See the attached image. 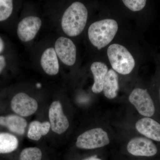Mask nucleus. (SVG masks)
Wrapping results in <instances>:
<instances>
[{
  "instance_id": "nucleus-1",
  "label": "nucleus",
  "mask_w": 160,
  "mask_h": 160,
  "mask_svg": "<svg viewBox=\"0 0 160 160\" xmlns=\"http://www.w3.org/2000/svg\"><path fill=\"white\" fill-rule=\"evenodd\" d=\"M88 12L80 2H75L66 9L62 19L63 31L69 37H76L82 33L87 22Z\"/></svg>"
},
{
  "instance_id": "nucleus-2",
  "label": "nucleus",
  "mask_w": 160,
  "mask_h": 160,
  "mask_svg": "<svg viewBox=\"0 0 160 160\" xmlns=\"http://www.w3.org/2000/svg\"><path fill=\"white\" fill-rule=\"evenodd\" d=\"M117 22L106 19L92 23L88 29V37L92 44L100 50L109 45L118 31Z\"/></svg>"
},
{
  "instance_id": "nucleus-3",
  "label": "nucleus",
  "mask_w": 160,
  "mask_h": 160,
  "mask_svg": "<svg viewBox=\"0 0 160 160\" xmlns=\"http://www.w3.org/2000/svg\"><path fill=\"white\" fill-rule=\"evenodd\" d=\"M107 53L112 69L118 73L128 74L134 69V58L124 46L118 44H112L108 47Z\"/></svg>"
},
{
  "instance_id": "nucleus-4",
  "label": "nucleus",
  "mask_w": 160,
  "mask_h": 160,
  "mask_svg": "<svg viewBox=\"0 0 160 160\" xmlns=\"http://www.w3.org/2000/svg\"><path fill=\"white\" fill-rule=\"evenodd\" d=\"M109 142L107 132L102 128H97L87 130L80 135L76 145L80 149H92L104 147Z\"/></svg>"
},
{
  "instance_id": "nucleus-5",
  "label": "nucleus",
  "mask_w": 160,
  "mask_h": 160,
  "mask_svg": "<svg viewBox=\"0 0 160 160\" xmlns=\"http://www.w3.org/2000/svg\"><path fill=\"white\" fill-rule=\"evenodd\" d=\"M129 99L140 114L149 118L154 115V103L146 89L136 88L130 93Z\"/></svg>"
},
{
  "instance_id": "nucleus-6",
  "label": "nucleus",
  "mask_w": 160,
  "mask_h": 160,
  "mask_svg": "<svg viewBox=\"0 0 160 160\" xmlns=\"http://www.w3.org/2000/svg\"><path fill=\"white\" fill-rule=\"evenodd\" d=\"M10 106L15 113L22 117L30 116L38 109L36 100L24 92L16 94L11 100Z\"/></svg>"
},
{
  "instance_id": "nucleus-7",
  "label": "nucleus",
  "mask_w": 160,
  "mask_h": 160,
  "mask_svg": "<svg viewBox=\"0 0 160 160\" xmlns=\"http://www.w3.org/2000/svg\"><path fill=\"white\" fill-rule=\"evenodd\" d=\"M49 117L52 130L55 133L62 134L69 128V121L64 114L62 104L59 101L52 103L49 107Z\"/></svg>"
},
{
  "instance_id": "nucleus-8",
  "label": "nucleus",
  "mask_w": 160,
  "mask_h": 160,
  "mask_svg": "<svg viewBox=\"0 0 160 160\" xmlns=\"http://www.w3.org/2000/svg\"><path fill=\"white\" fill-rule=\"evenodd\" d=\"M55 50L65 65H74L76 60L77 49L74 43L70 39L63 37L58 38L55 44Z\"/></svg>"
},
{
  "instance_id": "nucleus-9",
  "label": "nucleus",
  "mask_w": 160,
  "mask_h": 160,
  "mask_svg": "<svg viewBox=\"0 0 160 160\" xmlns=\"http://www.w3.org/2000/svg\"><path fill=\"white\" fill-rule=\"evenodd\" d=\"M127 149L129 153L136 156L152 157L157 154L158 148L148 138L137 137L128 143Z\"/></svg>"
},
{
  "instance_id": "nucleus-10",
  "label": "nucleus",
  "mask_w": 160,
  "mask_h": 160,
  "mask_svg": "<svg viewBox=\"0 0 160 160\" xmlns=\"http://www.w3.org/2000/svg\"><path fill=\"white\" fill-rule=\"evenodd\" d=\"M42 25L41 19L37 17L29 16L23 19L18 26L19 38L23 42L31 41L35 37Z\"/></svg>"
},
{
  "instance_id": "nucleus-11",
  "label": "nucleus",
  "mask_w": 160,
  "mask_h": 160,
  "mask_svg": "<svg viewBox=\"0 0 160 160\" xmlns=\"http://www.w3.org/2000/svg\"><path fill=\"white\" fill-rule=\"evenodd\" d=\"M138 132L150 140L160 142V124L149 117L139 120L135 125Z\"/></svg>"
},
{
  "instance_id": "nucleus-12",
  "label": "nucleus",
  "mask_w": 160,
  "mask_h": 160,
  "mask_svg": "<svg viewBox=\"0 0 160 160\" xmlns=\"http://www.w3.org/2000/svg\"><path fill=\"white\" fill-rule=\"evenodd\" d=\"M27 123L26 119L18 115L9 114L0 116V126L18 135L25 133Z\"/></svg>"
},
{
  "instance_id": "nucleus-13",
  "label": "nucleus",
  "mask_w": 160,
  "mask_h": 160,
  "mask_svg": "<svg viewBox=\"0 0 160 160\" xmlns=\"http://www.w3.org/2000/svg\"><path fill=\"white\" fill-rule=\"evenodd\" d=\"M41 64L43 70L47 74L53 76L58 73L59 65L54 49L48 48L44 51L41 57Z\"/></svg>"
},
{
  "instance_id": "nucleus-14",
  "label": "nucleus",
  "mask_w": 160,
  "mask_h": 160,
  "mask_svg": "<svg viewBox=\"0 0 160 160\" xmlns=\"http://www.w3.org/2000/svg\"><path fill=\"white\" fill-rule=\"evenodd\" d=\"M90 69L94 81L92 90L95 93H99L103 91L104 80L108 71V67L101 62H95L92 64Z\"/></svg>"
},
{
  "instance_id": "nucleus-15",
  "label": "nucleus",
  "mask_w": 160,
  "mask_h": 160,
  "mask_svg": "<svg viewBox=\"0 0 160 160\" xmlns=\"http://www.w3.org/2000/svg\"><path fill=\"white\" fill-rule=\"evenodd\" d=\"M118 76L113 69L108 70L104 80L103 91L107 98H114L116 97L118 90Z\"/></svg>"
},
{
  "instance_id": "nucleus-16",
  "label": "nucleus",
  "mask_w": 160,
  "mask_h": 160,
  "mask_svg": "<svg viewBox=\"0 0 160 160\" xmlns=\"http://www.w3.org/2000/svg\"><path fill=\"white\" fill-rule=\"evenodd\" d=\"M51 128L49 122H41L39 121H34L29 124L28 129V137L33 141H38L43 136L46 135Z\"/></svg>"
},
{
  "instance_id": "nucleus-17",
  "label": "nucleus",
  "mask_w": 160,
  "mask_h": 160,
  "mask_svg": "<svg viewBox=\"0 0 160 160\" xmlns=\"http://www.w3.org/2000/svg\"><path fill=\"white\" fill-rule=\"evenodd\" d=\"M18 146V140L14 135L0 132V154L11 153Z\"/></svg>"
},
{
  "instance_id": "nucleus-18",
  "label": "nucleus",
  "mask_w": 160,
  "mask_h": 160,
  "mask_svg": "<svg viewBox=\"0 0 160 160\" xmlns=\"http://www.w3.org/2000/svg\"><path fill=\"white\" fill-rule=\"evenodd\" d=\"M42 152L37 147H29L23 149L20 153L19 160H41Z\"/></svg>"
},
{
  "instance_id": "nucleus-19",
  "label": "nucleus",
  "mask_w": 160,
  "mask_h": 160,
  "mask_svg": "<svg viewBox=\"0 0 160 160\" xmlns=\"http://www.w3.org/2000/svg\"><path fill=\"white\" fill-rule=\"evenodd\" d=\"M13 10V2L11 0H0V22L7 20Z\"/></svg>"
},
{
  "instance_id": "nucleus-20",
  "label": "nucleus",
  "mask_w": 160,
  "mask_h": 160,
  "mask_svg": "<svg viewBox=\"0 0 160 160\" xmlns=\"http://www.w3.org/2000/svg\"><path fill=\"white\" fill-rule=\"evenodd\" d=\"M122 2L127 8L134 12L142 10L146 3V0H123Z\"/></svg>"
},
{
  "instance_id": "nucleus-21",
  "label": "nucleus",
  "mask_w": 160,
  "mask_h": 160,
  "mask_svg": "<svg viewBox=\"0 0 160 160\" xmlns=\"http://www.w3.org/2000/svg\"><path fill=\"white\" fill-rule=\"evenodd\" d=\"M6 59L3 56L0 55V74L6 66Z\"/></svg>"
},
{
  "instance_id": "nucleus-22",
  "label": "nucleus",
  "mask_w": 160,
  "mask_h": 160,
  "mask_svg": "<svg viewBox=\"0 0 160 160\" xmlns=\"http://www.w3.org/2000/svg\"><path fill=\"white\" fill-rule=\"evenodd\" d=\"M5 48V44L2 39L0 37V53H2Z\"/></svg>"
},
{
  "instance_id": "nucleus-23",
  "label": "nucleus",
  "mask_w": 160,
  "mask_h": 160,
  "mask_svg": "<svg viewBox=\"0 0 160 160\" xmlns=\"http://www.w3.org/2000/svg\"><path fill=\"white\" fill-rule=\"evenodd\" d=\"M84 160H102L101 159L98 158L96 156H94L91 157H89L88 158H86V159Z\"/></svg>"
},
{
  "instance_id": "nucleus-24",
  "label": "nucleus",
  "mask_w": 160,
  "mask_h": 160,
  "mask_svg": "<svg viewBox=\"0 0 160 160\" xmlns=\"http://www.w3.org/2000/svg\"></svg>"
}]
</instances>
